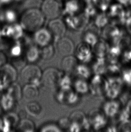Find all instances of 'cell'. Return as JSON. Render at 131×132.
Segmentation results:
<instances>
[{
    "mask_svg": "<svg viewBox=\"0 0 131 132\" xmlns=\"http://www.w3.org/2000/svg\"><path fill=\"white\" fill-rule=\"evenodd\" d=\"M47 20L41 9L32 7L22 11L18 23L24 32L34 33L44 27Z\"/></svg>",
    "mask_w": 131,
    "mask_h": 132,
    "instance_id": "cell-1",
    "label": "cell"
},
{
    "mask_svg": "<svg viewBox=\"0 0 131 132\" xmlns=\"http://www.w3.org/2000/svg\"><path fill=\"white\" fill-rule=\"evenodd\" d=\"M106 13L110 23L120 26H124L127 18L129 16L126 7L116 2L112 3Z\"/></svg>",
    "mask_w": 131,
    "mask_h": 132,
    "instance_id": "cell-2",
    "label": "cell"
},
{
    "mask_svg": "<svg viewBox=\"0 0 131 132\" xmlns=\"http://www.w3.org/2000/svg\"><path fill=\"white\" fill-rule=\"evenodd\" d=\"M41 11L47 20L60 18L62 13V3L59 0H43Z\"/></svg>",
    "mask_w": 131,
    "mask_h": 132,
    "instance_id": "cell-3",
    "label": "cell"
},
{
    "mask_svg": "<svg viewBox=\"0 0 131 132\" xmlns=\"http://www.w3.org/2000/svg\"><path fill=\"white\" fill-rule=\"evenodd\" d=\"M61 19L67 28L74 31L85 29L89 24V22L83 13L74 14H62Z\"/></svg>",
    "mask_w": 131,
    "mask_h": 132,
    "instance_id": "cell-4",
    "label": "cell"
},
{
    "mask_svg": "<svg viewBox=\"0 0 131 132\" xmlns=\"http://www.w3.org/2000/svg\"><path fill=\"white\" fill-rule=\"evenodd\" d=\"M17 4L5 5L0 10V20L6 25L19 22L22 11Z\"/></svg>",
    "mask_w": 131,
    "mask_h": 132,
    "instance_id": "cell-5",
    "label": "cell"
},
{
    "mask_svg": "<svg viewBox=\"0 0 131 132\" xmlns=\"http://www.w3.org/2000/svg\"><path fill=\"white\" fill-rule=\"evenodd\" d=\"M124 34L121 26L110 23L103 28L101 32L103 39L112 45H118L119 39Z\"/></svg>",
    "mask_w": 131,
    "mask_h": 132,
    "instance_id": "cell-6",
    "label": "cell"
},
{
    "mask_svg": "<svg viewBox=\"0 0 131 132\" xmlns=\"http://www.w3.org/2000/svg\"><path fill=\"white\" fill-rule=\"evenodd\" d=\"M106 87L104 95L108 99H115L122 92L123 82L121 77H108L106 78Z\"/></svg>",
    "mask_w": 131,
    "mask_h": 132,
    "instance_id": "cell-7",
    "label": "cell"
},
{
    "mask_svg": "<svg viewBox=\"0 0 131 132\" xmlns=\"http://www.w3.org/2000/svg\"><path fill=\"white\" fill-rule=\"evenodd\" d=\"M42 72L41 69L35 64H27L24 66L21 72V78L26 84H34L41 80Z\"/></svg>",
    "mask_w": 131,
    "mask_h": 132,
    "instance_id": "cell-8",
    "label": "cell"
},
{
    "mask_svg": "<svg viewBox=\"0 0 131 132\" xmlns=\"http://www.w3.org/2000/svg\"><path fill=\"white\" fill-rule=\"evenodd\" d=\"M62 77L60 72L57 69L50 67L43 72L41 80L46 87L54 88L59 85Z\"/></svg>",
    "mask_w": 131,
    "mask_h": 132,
    "instance_id": "cell-9",
    "label": "cell"
},
{
    "mask_svg": "<svg viewBox=\"0 0 131 132\" xmlns=\"http://www.w3.org/2000/svg\"><path fill=\"white\" fill-rule=\"evenodd\" d=\"M107 118L102 111L98 109H92L88 116L91 127L95 131L100 130L106 127Z\"/></svg>",
    "mask_w": 131,
    "mask_h": 132,
    "instance_id": "cell-10",
    "label": "cell"
},
{
    "mask_svg": "<svg viewBox=\"0 0 131 132\" xmlns=\"http://www.w3.org/2000/svg\"><path fill=\"white\" fill-rule=\"evenodd\" d=\"M106 87V79L104 78L102 75H93L89 82V92L97 96L104 94Z\"/></svg>",
    "mask_w": 131,
    "mask_h": 132,
    "instance_id": "cell-11",
    "label": "cell"
},
{
    "mask_svg": "<svg viewBox=\"0 0 131 132\" xmlns=\"http://www.w3.org/2000/svg\"><path fill=\"white\" fill-rule=\"evenodd\" d=\"M47 28L51 32L53 38L58 40L64 36L67 27L61 18L49 20Z\"/></svg>",
    "mask_w": 131,
    "mask_h": 132,
    "instance_id": "cell-12",
    "label": "cell"
},
{
    "mask_svg": "<svg viewBox=\"0 0 131 132\" xmlns=\"http://www.w3.org/2000/svg\"><path fill=\"white\" fill-rule=\"evenodd\" d=\"M74 52L75 57L81 63L86 64L92 60L93 53L91 46L83 42L77 45Z\"/></svg>",
    "mask_w": 131,
    "mask_h": 132,
    "instance_id": "cell-13",
    "label": "cell"
},
{
    "mask_svg": "<svg viewBox=\"0 0 131 132\" xmlns=\"http://www.w3.org/2000/svg\"><path fill=\"white\" fill-rule=\"evenodd\" d=\"M62 3V14H74L82 13L83 0H65Z\"/></svg>",
    "mask_w": 131,
    "mask_h": 132,
    "instance_id": "cell-14",
    "label": "cell"
},
{
    "mask_svg": "<svg viewBox=\"0 0 131 132\" xmlns=\"http://www.w3.org/2000/svg\"><path fill=\"white\" fill-rule=\"evenodd\" d=\"M83 32L82 38L83 42L89 46L93 47L100 40V34L98 30L99 29L96 28L92 23L88 25Z\"/></svg>",
    "mask_w": 131,
    "mask_h": 132,
    "instance_id": "cell-15",
    "label": "cell"
},
{
    "mask_svg": "<svg viewBox=\"0 0 131 132\" xmlns=\"http://www.w3.org/2000/svg\"><path fill=\"white\" fill-rule=\"evenodd\" d=\"M53 36L47 28L43 27L34 33V39L39 46H44L50 44Z\"/></svg>",
    "mask_w": 131,
    "mask_h": 132,
    "instance_id": "cell-16",
    "label": "cell"
},
{
    "mask_svg": "<svg viewBox=\"0 0 131 132\" xmlns=\"http://www.w3.org/2000/svg\"><path fill=\"white\" fill-rule=\"evenodd\" d=\"M57 48L61 55H70L74 51V44L71 38L63 36L57 40Z\"/></svg>",
    "mask_w": 131,
    "mask_h": 132,
    "instance_id": "cell-17",
    "label": "cell"
},
{
    "mask_svg": "<svg viewBox=\"0 0 131 132\" xmlns=\"http://www.w3.org/2000/svg\"><path fill=\"white\" fill-rule=\"evenodd\" d=\"M121 107L119 101L115 99H108L103 103L101 110L107 117L112 118L117 116Z\"/></svg>",
    "mask_w": 131,
    "mask_h": 132,
    "instance_id": "cell-18",
    "label": "cell"
},
{
    "mask_svg": "<svg viewBox=\"0 0 131 132\" xmlns=\"http://www.w3.org/2000/svg\"><path fill=\"white\" fill-rule=\"evenodd\" d=\"M69 119L71 122L76 123L80 125L82 130H87L91 128L88 117L81 111H74L71 113Z\"/></svg>",
    "mask_w": 131,
    "mask_h": 132,
    "instance_id": "cell-19",
    "label": "cell"
},
{
    "mask_svg": "<svg viewBox=\"0 0 131 132\" xmlns=\"http://www.w3.org/2000/svg\"><path fill=\"white\" fill-rule=\"evenodd\" d=\"M78 60L75 56L70 55H66L61 62V67L63 71L67 75H71L74 72L78 65Z\"/></svg>",
    "mask_w": 131,
    "mask_h": 132,
    "instance_id": "cell-20",
    "label": "cell"
},
{
    "mask_svg": "<svg viewBox=\"0 0 131 132\" xmlns=\"http://www.w3.org/2000/svg\"><path fill=\"white\" fill-rule=\"evenodd\" d=\"M107 61L106 57H96L92 64V70L93 75H102L106 73Z\"/></svg>",
    "mask_w": 131,
    "mask_h": 132,
    "instance_id": "cell-21",
    "label": "cell"
},
{
    "mask_svg": "<svg viewBox=\"0 0 131 132\" xmlns=\"http://www.w3.org/2000/svg\"><path fill=\"white\" fill-rule=\"evenodd\" d=\"M38 89L35 84H26L22 92L23 98L29 102L33 101L38 96Z\"/></svg>",
    "mask_w": 131,
    "mask_h": 132,
    "instance_id": "cell-22",
    "label": "cell"
},
{
    "mask_svg": "<svg viewBox=\"0 0 131 132\" xmlns=\"http://www.w3.org/2000/svg\"><path fill=\"white\" fill-rule=\"evenodd\" d=\"M110 47L109 43L102 38L100 39L98 43L92 47L93 53L96 57H106Z\"/></svg>",
    "mask_w": 131,
    "mask_h": 132,
    "instance_id": "cell-23",
    "label": "cell"
},
{
    "mask_svg": "<svg viewBox=\"0 0 131 132\" xmlns=\"http://www.w3.org/2000/svg\"><path fill=\"white\" fill-rule=\"evenodd\" d=\"M110 23V20L106 12H99L92 21V24L98 29H102Z\"/></svg>",
    "mask_w": 131,
    "mask_h": 132,
    "instance_id": "cell-24",
    "label": "cell"
},
{
    "mask_svg": "<svg viewBox=\"0 0 131 132\" xmlns=\"http://www.w3.org/2000/svg\"><path fill=\"white\" fill-rule=\"evenodd\" d=\"M74 91L79 95L85 94L89 92V83L86 79L79 78L73 84Z\"/></svg>",
    "mask_w": 131,
    "mask_h": 132,
    "instance_id": "cell-25",
    "label": "cell"
},
{
    "mask_svg": "<svg viewBox=\"0 0 131 132\" xmlns=\"http://www.w3.org/2000/svg\"><path fill=\"white\" fill-rule=\"evenodd\" d=\"M78 76L79 78L87 80L90 79L92 75V71L91 68L85 65V64L81 63L78 64L74 71Z\"/></svg>",
    "mask_w": 131,
    "mask_h": 132,
    "instance_id": "cell-26",
    "label": "cell"
},
{
    "mask_svg": "<svg viewBox=\"0 0 131 132\" xmlns=\"http://www.w3.org/2000/svg\"><path fill=\"white\" fill-rule=\"evenodd\" d=\"M26 110L31 116L37 117L41 114L42 108L38 103L33 101L29 102L26 106Z\"/></svg>",
    "mask_w": 131,
    "mask_h": 132,
    "instance_id": "cell-27",
    "label": "cell"
},
{
    "mask_svg": "<svg viewBox=\"0 0 131 132\" xmlns=\"http://www.w3.org/2000/svg\"><path fill=\"white\" fill-rule=\"evenodd\" d=\"M17 129L19 131L33 132L34 131L35 126L32 120L24 119L20 122Z\"/></svg>",
    "mask_w": 131,
    "mask_h": 132,
    "instance_id": "cell-28",
    "label": "cell"
},
{
    "mask_svg": "<svg viewBox=\"0 0 131 132\" xmlns=\"http://www.w3.org/2000/svg\"><path fill=\"white\" fill-rule=\"evenodd\" d=\"M41 55V52L36 46H31L27 51L26 58L27 61L30 63H33L38 59Z\"/></svg>",
    "mask_w": 131,
    "mask_h": 132,
    "instance_id": "cell-29",
    "label": "cell"
},
{
    "mask_svg": "<svg viewBox=\"0 0 131 132\" xmlns=\"http://www.w3.org/2000/svg\"><path fill=\"white\" fill-rule=\"evenodd\" d=\"M112 3V0H95L94 5L99 12H106Z\"/></svg>",
    "mask_w": 131,
    "mask_h": 132,
    "instance_id": "cell-30",
    "label": "cell"
},
{
    "mask_svg": "<svg viewBox=\"0 0 131 132\" xmlns=\"http://www.w3.org/2000/svg\"><path fill=\"white\" fill-rule=\"evenodd\" d=\"M43 47L42 50L41 52V57L45 60L51 59L54 54V48L53 46L51 44H49Z\"/></svg>",
    "mask_w": 131,
    "mask_h": 132,
    "instance_id": "cell-31",
    "label": "cell"
},
{
    "mask_svg": "<svg viewBox=\"0 0 131 132\" xmlns=\"http://www.w3.org/2000/svg\"><path fill=\"white\" fill-rule=\"evenodd\" d=\"M121 77L124 83L128 86H131V68L122 71Z\"/></svg>",
    "mask_w": 131,
    "mask_h": 132,
    "instance_id": "cell-32",
    "label": "cell"
},
{
    "mask_svg": "<svg viewBox=\"0 0 131 132\" xmlns=\"http://www.w3.org/2000/svg\"><path fill=\"white\" fill-rule=\"evenodd\" d=\"M71 125V121L69 118H61L58 122V126L62 131V130L69 131Z\"/></svg>",
    "mask_w": 131,
    "mask_h": 132,
    "instance_id": "cell-33",
    "label": "cell"
},
{
    "mask_svg": "<svg viewBox=\"0 0 131 132\" xmlns=\"http://www.w3.org/2000/svg\"><path fill=\"white\" fill-rule=\"evenodd\" d=\"M119 131L124 132H131V121L130 120L121 123Z\"/></svg>",
    "mask_w": 131,
    "mask_h": 132,
    "instance_id": "cell-34",
    "label": "cell"
},
{
    "mask_svg": "<svg viewBox=\"0 0 131 132\" xmlns=\"http://www.w3.org/2000/svg\"><path fill=\"white\" fill-rule=\"evenodd\" d=\"M42 131H53V132H59L62 131L60 128H59L58 125H45L43 127Z\"/></svg>",
    "mask_w": 131,
    "mask_h": 132,
    "instance_id": "cell-35",
    "label": "cell"
},
{
    "mask_svg": "<svg viewBox=\"0 0 131 132\" xmlns=\"http://www.w3.org/2000/svg\"><path fill=\"white\" fill-rule=\"evenodd\" d=\"M124 26L126 31L131 35V15L127 18Z\"/></svg>",
    "mask_w": 131,
    "mask_h": 132,
    "instance_id": "cell-36",
    "label": "cell"
},
{
    "mask_svg": "<svg viewBox=\"0 0 131 132\" xmlns=\"http://www.w3.org/2000/svg\"><path fill=\"white\" fill-rule=\"evenodd\" d=\"M115 2L120 4L124 6H127L128 5L129 0H115Z\"/></svg>",
    "mask_w": 131,
    "mask_h": 132,
    "instance_id": "cell-37",
    "label": "cell"
},
{
    "mask_svg": "<svg viewBox=\"0 0 131 132\" xmlns=\"http://www.w3.org/2000/svg\"><path fill=\"white\" fill-rule=\"evenodd\" d=\"M107 129H106V131L108 132H116L118 131V129H117L115 126H110L107 128Z\"/></svg>",
    "mask_w": 131,
    "mask_h": 132,
    "instance_id": "cell-38",
    "label": "cell"
},
{
    "mask_svg": "<svg viewBox=\"0 0 131 132\" xmlns=\"http://www.w3.org/2000/svg\"><path fill=\"white\" fill-rule=\"evenodd\" d=\"M125 7H127L128 8L130 9V10H131V0H129V2H128V5L127 6H125Z\"/></svg>",
    "mask_w": 131,
    "mask_h": 132,
    "instance_id": "cell-39",
    "label": "cell"
},
{
    "mask_svg": "<svg viewBox=\"0 0 131 132\" xmlns=\"http://www.w3.org/2000/svg\"><path fill=\"white\" fill-rule=\"evenodd\" d=\"M59 1H60L61 2H63V1H65V0H59Z\"/></svg>",
    "mask_w": 131,
    "mask_h": 132,
    "instance_id": "cell-40",
    "label": "cell"
},
{
    "mask_svg": "<svg viewBox=\"0 0 131 132\" xmlns=\"http://www.w3.org/2000/svg\"><path fill=\"white\" fill-rule=\"evenodd\" d=\"M41 1H43V0H41Z\"/></svg>",
    "mask_w": 131,
    "mask_h": 132,
    "instance_id": "cell-41",
    "label": "cell"
}]
</instances>
